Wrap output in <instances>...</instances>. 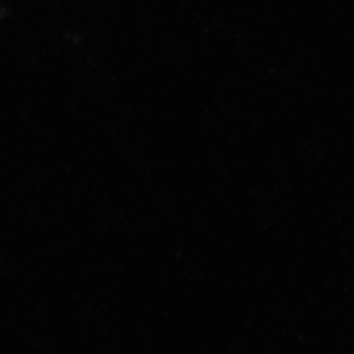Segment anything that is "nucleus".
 Returning a JSON list of instances; mask_svg holds the SVG:
<instances>
[]
</instances>
